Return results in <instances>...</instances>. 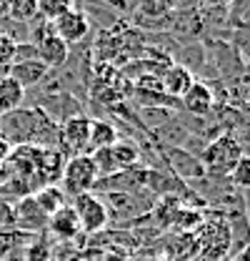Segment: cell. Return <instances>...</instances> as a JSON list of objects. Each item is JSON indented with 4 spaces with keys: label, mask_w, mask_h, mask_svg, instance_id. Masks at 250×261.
<instances>
[{
    "label": "cell",
    "mask_w": 250,
    "mask_h": 261,
    "mask_svg": "<svg viewBox=\"0 0 250 261\" xmlns=\"http://www.w3.org/2000/svg\"><path fill=\"white\" fill-rule=\"evenodd\" d=\"M103 261H133V259L128 254H123V251H118V254H105Z\"/></svg>",
    "instance_id": "cell-34"
},
{
    "label": "cell",
    "mask_w": 250,
    "mask_h": 261,
    "mask_svg": "<svg viewBox=\"0 0 250 261\" xmlns=\"http://www.w3.org/2000/svg\"><path fill=\"white\" fill-rule=\"evenodd\" d=\"M70 206L78 216V224H80V233L83 236H98L103 233L110 219H108V211H105V203L103 198L95 194H80L70 198Z\"/></svg>",
    "instance_id": "cell-4"
},
{
    "label": "cell",
    "mask_w": 250,
    "mask_h": 261,
    "mask_svg": "<svg viewBox=\"0 0 250 261\" xmlns=\"http://www.w3.org/2000/svg\"><path fill=\"white\" fill-rule=\"evenodd\" d=\"M65 261H83V259H78V256H70V259H65Z\"/></svg>",
    "instance_id": "cell-37"
},
{
    "label": "cell",
    "mask_w": 250,
    "mask_h": 261,
    "mask_svg": "<svg viewBox=\"0 0 250 261\" xmlns=\"http://www.w3.org/2000/svg\"><path fill=\"white\" fill-rule=\"evenodd\" d=\"M53 254H55V244L45 233H38L25 244L23 261H53Z\"/></svg>",
    "instance_id": "cell-23"
},
{
    "label": "cell",
    "mask_w": 250,
    "mask_h": 261,
    "mask_svg": "<svg viewBox=\"0 0 250 261\" xmlns=\"http://www.w3.org/2000/svg\"><path fill=\"white\" fill-rule=\"evenodd\" d=\"M65 156H63L58 148H48V151H40V159H38V168H35V181H38V189L43 186H53V184H60L63 168H65Z\"/></svg>",
    "instance_id": "cell-9"
},
{
    "label": "cell",
    "mask_w": 250,
    "mask_h": 261,
    "mask_svg": "<svg viewBox=\"0 0 250 261\" xmlns=\"http://www.w3.org/2000/svg\"><path fill=\"white\" fill-rule=\"evenodd\" d=\"M33 198L38 201V206L50 216V214H55L58 208H63L65 203H70V198L65 196V191L60 189V184H53V186H43V189H38Z\"/></svg>",
    "instance_id": "cell-21"
},
{
    "label": "cell",
    "mask_w": 250,
    "mask_h": 261,
    "mask_svg": "<svg viewBox=\"0 0 250 261\" xmlns=\"http://www.w3.org/2000/svg\"><path fill=\"white\" fill-rule=\"evenodd\" d=\"M35 48H38V61L45 63L50 70H53V68H63V65L68 63V58H70V48L63 43L55 33L43 35V38L35 43Z\"/></svg>",
    "instance_id": "cell-12"
},
{
    "label": "cell",
    "mask_w": 250,
    "mask_h": 261,
    "mask_svg": "<svg viewBox=\"0 0 250 261\" xmlns=\"http://www.w3.org/2000/svg\"><path fill=\"white\" fill-rule=\"evenodd\" d=\"M103 5H108L115 15L118 13H135V0H100Z\"/></svg>",
    "instance_id": "cell-30"
},
{
    "label": "cell",
    "mask_w": 250,
    "mask_h": 261,
    "mask_svg": "<svg viewBox=\"0 0 250 261\" xmlns=\"http://www.w3.org/2000/svg\"><path fill=\"white\" fill-rule=\"evenodd\" d=\"M15 40L0 33V65H13L15 61Z\"/></svg>",
    "instance_id": "cell-28"
},
{
    "label": "cell",
    "mask_w": 250,
    "mask_h": 261,
    "mask_svg": "<svg viewBox=\"0 0 250 261\" xmlns=\"http://www.w3.org/2000/svg\"><path fill=\"white\" fill-rule=\"evenodd\" d=\"M175 10V0H135V18L165 20Z\"/></svg>",
    "instance_id": "cell-20"
},
{
    "label": "cell",
    "mask_w": 250,
    "mask_h": 261,
    "mask_svg": "<svg viewBox=\"0 0 250 261\" xmlns=\"http://www.w3.org/2000/svg\"><path fill=\"white\" fill-rule=\"evenodd\" d=\"M228 181L233 184L235 191H248L250 189V153H243L238 159V163L233 166V171L228 176Z\"/></svg>",
    "instance_id": "cell-24"
},
{
    "label": "cell",
    "mask_w": 250,
    "mask_h": 261,
    "mask_svg": "<svg viewBox=\"0 0 250 261\" xmlns=\"http://www.w3.org/2000/svg\"><path fill=\"white\" fill-rule=\"evenodd\" d=\"M193 83H195L193 70L183 65H168L160 75V91L168 98H183Z\"/></svg>",
    "instance_id": "cell-11"
},
{
    "label": "cell",
    "mask_w": 250,
    "mask_h": 261,
    "mask_svg": "<svg viewBox=\"0 0 250 261\" xmlns=\"http://www.w3.org/2000/svg\"><path fill=\"white\" fill-rule=\"evenodd\" d=\"M200 224H203V211H198V208L183 203V206L175 211V216H173V221H170V228H173V233H195V231L200 228Z\"/></svg>",
    "instance_id": "cell-22"
},
{
    "label": "cell",
    "mask_w": 250,
    "mask_h": 261,
    "mask_svg": "<svg viewBox=\"0 0 250 261\" xmlns=\"http://www.w3.org/2000/svg\"><path fill=\"white\" fill-rule=\"evenodd\" d=\"M165 161L170 166V171L180 178V181H198L205 176L200 159H195L193 153H188L183 148H165Z\"/></svg>",
    "instance_id": "cell-8"
},
{
    "label": "cell",
    "mask_w": 250,
    "mask_h": 261,
    "mask_svg": "<svg viewBox=\"0 0 250 261\" xmlns=\"http://www.w3.org/2000/svg\"><path fill=\"white\" fill-rule=\"evenodd\" d=\"M23 100H25V91L10 75L0 81V118L13 113V111H18L23 106Z\"/></svg>",
    "instance_id": "cell-18"
},
{
    "label": "cell",
    "mask_w": 250,
    "mask_h": 261,
    "mask_svg": "<svg viewBox=\"0 0 250 261\" xmlns=\"http://www.w3.org/2000/svg\"><path fill=\"white\" fill-rule=\"evenodd\" d=\"M8 70H10V65H0V81L8 78Z\"/></svg>",
    "instance_id": "cell-36"
},
{
    "label": "cell",
    "mask_w": 250,
    "mask_h": 261,
    "mask_svg": "<svg viewBox=\"0 0 250 261\" xmlns=\"http://www.w3.org/2000/svg\"><path fill=\"white\" fill-rule=\"evenodd\" d=\"M150 261H170V259H165V256H160V259H150Z\"/></svg>",
    "instance_id": "cell-38"
},
{
    "label": "cell",
    "mask_w": 250,
    "mask_h": 261,
    "mask_svg": "<svg viewBox=\"0 0 250 261\" xmlns=\"http://www.w3.org/2000/svg\"><path fill=\"white\" fill-rule=\"evenodd\" d=\"M8 15H10L13 20L30 23L33 18H38V0H10Z\"/></svg>",
    "instance_id": "cell-26"
},
{
    "label": "cell",
    "mask_w": 250,
    "mask_h": 261,
    "mask_svg": "<svg viewBox=\"0 0 250 261\" xmlns=\"http://www.w3.org/2000/svg\"><path fill=\"white\" fill-rule=\"evenodd\" d=\"M48 219L50 216L38 206V201L33 196H25L18 203H13V228H18L23 233H30V236L45 233L48 231Z\"/></svg>",
    "instance_id": "cell-6"
},
{
    "label": "cell",
    "mask_w": 250,
    "mask_h": 261,
    "mask_svg": "<svg viewBox=\"0 0 250 261\" xmlns=\"http://www.w3.org/2000/svg\"><path fill=\"white\" fill-rule=\"evenodd\" d=\"M240 156H243V146L238 143V138L230 136V133H220L215 138H210L208 146L203 148L200 163H203L205 176H210V178H228Z\"/></svg>",
    "instance_id": "cell-1"
},
{
    "label": "cell",
    "mask_w": 250,
    "mask_h": 261,
    "mask_svg": "<svg viewBox=\"0 0 250 261\" xmlns=\"http://www.w3.org/2000/svg\"><path fill=\"white\" fill-rule=\"evenodd\" d=\"M203 8H208V10H228V5L233 3V0H198Z\"/></svg>",
    "instance_id": "cell-32"
},
{
    "label": "cell",
    "mask_w": 250,
    "mask_h": 261,
    "mask_svg": "<svg viewBox=\"0 0 250 261\" xmlns=\"http://www.w3.org/2000/svg\"><path fill=\"white\" fill-rule=\"evenodd\" d=\"M75 0H38V15H43L45 20H55L65 10L73 8Z\"/></svg>",
    "instance_id": "cell-27"
},
{
    "label": "cell",
    "mask_w": 250,
    "mask_h": 261,
    "mask_svg": "<svg viewBox=\"0 0 250 261\" xmlns=\"http://www.w3.org/2000/svg\"><path fill=\"white\" fill-rule=\"evenodd\" d=\"M230 261H250V256L245 254V251H240V254H235V256H233Z\"/></svg>",
    "instance_id": "cell-35"
},
{
    "label": "cell",
    "mask_w": 250,
    "mask_h": 261,
    "mask_svg": "<svg viewBox=\"0 0 250 261\" xmlns=\"http://www.w3.org/2000/svg\"><path fill=\"white\" fill-rule=\"evenodd\" d=\"M10 151H13V146L5 141V138H0V168L5 166V161H8V156H10Z\"/></svg>",
    "instance_id": "cell-33"
},
{
    "label": "cell",
    "mask_w": 250,
    "mask_h": 261,
    "mask_svg": "<svg viewBox=\"0 0 250 261\" xmlns=\"http://www.w3.org/2000/svg\"><path fill=\"white\" fill-rule=\"evenodd\" d=\"M88 138H90V118L83 116V113H78V116L63 121L60 126H58V151H60L65 159L90 153Z\"/></svg>",
    "instance_id": "cell-5"
},
{
    "label": "cell",
    "mask_w": 250,
    "mask_h": 261,
    "mask_svg": "<svg viewBox=\"0 0 250 261\" xmlns=\"http://www.w3.org/2000/svg\"><path fill=\"white\" fill-rule=\"evenodd\" d=\"M200 254V244L195 233H173L165 241V259L170 261H195Z\"/></svg>",
    "instance_id": "cell-15"
},
{
    "label": "cell",
    "mask_w": 250,
    "mask_h": 261,
    "mask_svg": "<svg viewBox=\"0 0 250 261\" xmlns=\"http://www.w3.org/2000/svg\"><path fill=\"white\" fill-rule=\"evenodd\" d=\"M73 8L80 10L88 23H98L100 28H110V25L118 23V15H115L108 5H103L100 0H85L83 5H73Z\"/></svg>",
    "instance_id": "cell-17"
},
{
    "label": "cell",
    "mask_w": 250,
    "mask_h": 261,
    "mask_svg": "<svg viewBox=\"0 0 250 261\" xmlns=\"http://www.w3.org/2000/svg\"><path fill=\"white\" fill-rule=\"evenodd\" d=\"M98 181V168H95L90 153H83V156H73L65 161L60 176V189L65 191L68 198L80 194H90Z\"/></svg>",
    "instance_id": "cell-3"
},
{
    "label": "cell",
    "mask_w": 250,
    "mask_h": 261,
    "mask_svg": "<svg viewBox=\"0 0 250 261\" xmlns=\"http://www.w3.org/2000/svg\"><path fill=\"white\" fill-rule=\"evenodd\" d=\"M245 216H248V226H250V211H245Z\"/></svg>",
    "instance_id": "cell-39"
},
{
    "label": "cell",
    "mask_w": 250,
    "mask_h": 261,
    "mask_svg": "<svg viewBox=\"0 0 250 261\" xmlns=\"http://www.w3.org/2000/svg\"><path fill=\"white\" fill-rule=\"evenodd\" d=\"M10 226H13V206L0 198V228H10Z\"/></svg>",
    "instance_id": "cell-31"
},
{
    "label": "cell",
    "mask_w": 250,
    "mask_h": 261,
    "mask_svg": "<svg viewBox=\"0 0 250 261\" xmlns=\"http://www.w3.org/2000/svg\"><path fill=\"white\" fill-rule=\"evenodd\" d=\"M103 203L108 211V219H113L118 226H135L138 219L148 216L150 208L155 206V201H143V191L135 194H103Z\"/></svg>",
    "instance_id": "cell-2"
},
{
    "label": "cell",
    "mask_w": 250,
    "mask_h": 261,
    "mask_svg": "<svg viewBox=\"0 0 250 261\" xmlns=\"http://www.w3.org/2000/svg\"><path fill=\"white\" fill-rule=\"evenodd\" d=\"M23 61H38V48H35V43H30V40L15 45V61L13 63H23Z\"/></svg>",
    "instance_id": "cell-29"
},
{
    "label": "cell",
    "mask_w": 250,
    "mask_h": 261,
    "mask_svg": "<svg viewBox=\"0 0 250 261\" xmlns=\"http://www.w3.org/2000/svg\"><path fill=\"white\" fill-rule=\"evenodd\" d=\"M118 141V128L110 121L95 118L90 121V138H88V148L98 151V148H110Z\"/></svg>",
    "instance_id": "cell-19"
},
{
    "label": "cell",
    "mask_w": 250,
    "mask_h": 261,
    "mask_svg": "<svg viewBox=\"0 0 250 261\" xmlns=\"http://www.w3.org/2000/svg\"><path fill=\"white\" fill-rule=\"evenodd\" d=\"M228 23L233 28H250V0H233L228 5Z\"/></svg>",
    "instance_id": "cell-25"
},
{
    "label": "cell",
    "mask_w": 250,
    "mask_h": 261,
    "mask_svg": "<svg viewBox=\"0 0 250 261\" xmlns=\"http://www.w3.org/2000/svg\"><path fill=\"white\" fill-rule=\"evenodd\" d=\"M180 100H183V108H185L190 116L203 118V116H208V113L213 111V106H215V93H213V88H210L208 83H198V81H195Z\"/></svg>",
    "instance_id": "cell-14"
},
{
    "label": "cell",
    "mask_w": 250,
    "mask_h": 261,
    "mask_svg": "<svg viewBox=\"0 0 250 261\" xmlns=\"http://www.w3.org/2000/svg\"><path fill=\"white\" fill-rule=\"evenodd\" d=\"M0 261H3V259H0Z\"/></svg>",
    "instance_id": "cell-40"
},
{
    "label": "cell",
    "mask_w": 250,
    "mask_h": 261,
    "mask_svg": "<svg viewBox=\"0 0 250 261\" xmlns=\"http://www.w3.org/2000/svg\"><path fill=\"white\" fill-rule=\"evenodd\" d=\"M48 233H53L58 241H65V244H70L73 239L80 236V224H78V216H75V211H73L70 203H65L55 214H50V219H48Z\"/></svg>",
    "instance_id": "cell-10"
},
{
    "label": "cell",
    "mask_w": 250,
    "mask_h": 261,
    "mask_svg": "<svg viewBox=\"0 0 250 261\" xmlns=\"http://www.w3.org/2000/svg\"><path fill=\"white\" fill-rule=\"evenodd\" d=\"M8 75L28 93V88H35V86H40L48 75H50V68L45 63H40V61H23V63H13L10 65V70H8Z\"/></svg>",
    "instance_id": "cell-13"
},
{
    "label": "cell",
    "mask_w": 250,
    "mask_h": 261,
    "mask_svg": "<svg viewBox=\"0 0 250 261\" xmlns=\"http://www.w3.org/2000/svg\"><path fill=\"white\" fill-rule=\"evenodd\" d=\"M50 25H53V33L60 38L68 48L75 45V43H80V40H85V35L90 33V23H88L85 15H83L80 10H75V8L65 10L55 20H50Z\"/></svg>",
    "instance_id": "cell-7"
},
{
    "label": "cell",
    "mask_w": 250,
    "mask_h": 261,
    "mask_svg": "<svg viewBox=\"0 0 250 261\" xmlns=\"http://www.w3.org/2000/svg\"><path fill=\"white\" fill-rule=\"evenodd\" d=\"M110 156H113V163H115V168L118 171H125V168H135V166H140V148L133 143V141H128V138H118L113 146H110Z\"/></svg>",
    "instance_id": "cell-16"
}]
</instances>
